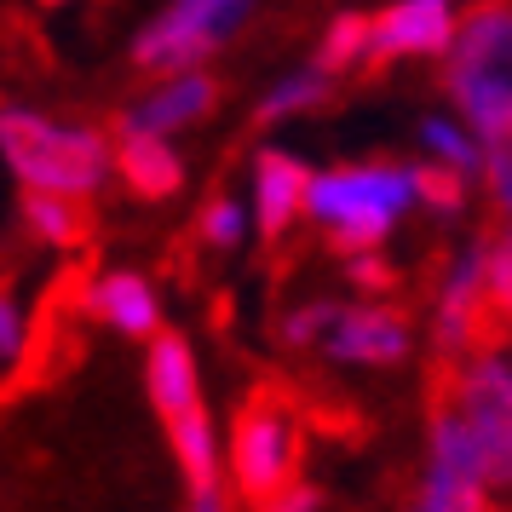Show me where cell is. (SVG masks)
I'll return each instance as SVG.
<instances>
[{
  "instance_id": "obj_8",
  "label": "cell",
  "mask_w": 512,
  "mask_h": 512,
  "mask_svg": "<svg viewBox=\"0 0 512 512\" xmlns=\"http://www.w3.org/2000/svg\"><path fill=\"white\" fill-rule=\"evenodd\" d=\"M461 6L455 0H386L380 12H374V52L369 64H443L449 47H455V35H461Z\"/></svg>"
},
{
  "instance_id": "obj_18",
  "label": "cell",
  "mask_w": 512,
  "mask_h": 512,
  "mask_svg": "<svg viewBox=\"0 0 512 512\" xmlns=\"http://www.w3.org/2000/svg\"><path fill=\"white\" fill-rule=\"evenodd\" d=\"M167 443H173V461H179L190 489L225 484V438H219V426H213L208 403H202L196 415L173 420V426H167Z\"/></svg>"
},
{
  "instance_id": "obj_23",
  "label": "cell",
  "mask_w": 512,
  "mask_h": 512,
  "mask_svg": "<svg viewBox=\"0 0 512 512\" xmlns=\"http://www.w3.org/2000/svg\"><path fill=\"white\" fill-rule=\"evenodd\" d=\"M484 242H489V305H495V323L507 334L512 328V219H501Z\"/></svg>"
},
{
  "instance_id": "obj_25",
  "label": "cell",
  "mask_w": 512,
  "mask_h": 512,
  "mask_svg": "<svg viewBox=\"0 0 512 512\" xmlns=\"http://www.w3.org/2000/svg\"><path fill=\"white\" fill-rule=\"evenodd\" d=\"M24 351H29V317L18 305V294L0 288V369H18Z\"/></svg>"
},
{
  "instance_id": "obj_27",
  "label": "cell",
  "mask_w": 512,
  "mask_h": 512,
  "mask_svg": "<svg viewBox=\"0 0 512 512\" xmlns=\"http://www.w3.org/2000/svg\"><path fill=\"white\" fill-rule=\"evenodd\" d=\"M259 512H323V489H317V484H305V478H300L294 489H282L277 501H265Z\"/></svg>"
},
{
  "instance_id": "obj_6",
  "label": "cell",
  "mask_w": 512,
  "mask_h": 512,
  "mask_svg": "<svg viewBox=\"0 0 512 512\" xmlns=\"http://www.w3.org/2000/svg\"><path fill=\"white\" fill-rule=\"evenodd\" d=\"M455 409L472 420V432L484 443V466H489V489L495 501L512 507V363L501 346L472 351L466 363H455L449 386Z\"/></svg>"
},
{
  "instance_id": "obj_7",
  "label": "cell",
  "mask_w": 512,
  "mask_h": 512,
  "mask_svg": "<svg viewBox=\"0 0 512 512\" xmlns=\"http://www.w3.org/2000/svg\"><path fill=\"white\" fill-rule=\"evenodd\" d=\"M501 340L495 305H489V242H461L443 259L438 294H432V346L449 363H466L472 351Z\"/></svg>"
},
{
  "instance_id": "obj_21",
  "label": "cell",
  "mask_w": 512,
  "mask_h": 512,
  "mask_svg": "<svg viewBox=\"0 0 512 512\" xmlns=\"http://www.w3.org/2000/svg\"><path fill=\"white\" fill-rule=\"evenodd\" d=\"M196 236L208 242L213 254H236L254 236V202L236 196V190H213L202 202V213H196Z\"/></svg>"
},
{
  "instance_id": "obj_4",
  "label": "cell",
  "mask_w": 512,
  "mask_h": 512,
  "mask_svg": "<svg viewBox=\"0 0 512 512\" xmlns=\"http://www.w3.org/2000/svg\"><path fill=\"white\" fill-rule=\"evenodd\" d=\"M225 484L254 507L300 484V415L282 392H254L236 409L225 438Z\"/></svg>"
},
{
  "instance_id": "obj_14",
  "label": "cell",
  "mask_w": 512,
  "mask_h": 512,
  "mask_svg": "<svg viewBox=\"0 0 512 512\" xmlns=\"http://www.w3.org/2000/svg\"><path fill=\"white\" fill-rule=\"evenodd\" d=\"M116 179L144 202H167L185 190V156L173 139H116Z\"/></svg>"
},
{
  "instance_id": "obj_28",
  "label": "cell",
  "mask_w": 512,
  "mask_h": 512,
  "mask_svg": "<svg viewBox=\"0 0 512 512\" xmlns=\"http://www.w3.org/2000/svg\"><path fill=\"white\" fill-rule=\"evenodd\" d=\"M185 512H236V495H231V484H208V489H190Z\"/></svg>"
},
{
  "instance_id": "obj_20",
  "label": "cell",
  "mask_w": 512,
  "mask_h": 512,
  "mask_svg": "<svg viewBox=\"0 0 512 512\" xmlns=\"http://www.w3.org/2000/svg\"><path fill=\"white\" fill-rule=\"evenodd\" d=\"M369 52H374V12H334L328 29L317 35V64H323L334 81L351 70H369Z\"/></svg>"
},
{
  "instance_id": "obj_15",
  "label": "cell",
  "mask_w": 512,
  "mask_h": 512,
  "mask_svg": "<svg viewBox=\"0 0 512 512\" xmlns=\"http://www.w3.org/2000/svg\"><path fill=\"white\" fill-rule=\"evenodd\" d=\"M415 144H420V162L426 167L455 173V179H466V185L484 179V144H478V133H472L455 110H432V116L415 127Z\"/></svg>"
},
{
  "instance_id": "obj_3",
  "label": "cell",
  "mask_w": 512,
  "mask_h": 512,
  "mask_svg": "<svg viewBox=\"0 0 512 512\" xmlns=\"http://www.w3.org/2000/svg\"><path fill=\"white\" fill-rule=\"evenodd\" d=\"M443 98L478 133V144L512 139V0H478L443 58Z\"/></svg>"
},
{
  "instance_id": "obj_1",
  "label": "cell",
  "mask_w": 512,
  "mask_h": 512,
  "mask_svg": "<svg viewBox=\"0 0 512 512\" xmlns=\"http://www.w3.org/2000/svg\"><path fill=\"white\" fill-rule=\"evenodd\" d=\"M426 208V173L420 162H334L317 167L305 225L346 259L380 254L409 213Z\"/></svg>"
},
{
  "instance_id": "obj_24",
  "label": "cell",
  "mask_w": 512,
  "mask_h": 512,
  "mask_svg": "<svg viewBox=\"0 0 512 512\" xmlns=\"http://www.w3.org/2000/svg\"><path fill=\"white\" fill-rule=\"evenodd\" d=\"M478 185H484L489 208L501 213V219H512V139L484 150V179H478Z\"/></svg>"
},
{
  "instance_id": "obj_5",
  "label": "cell",
  "mask_w": 512,
  "mask_h": 512,
  "mask_svg": "<svg viewBox=\"0 0 512 512\" xmlns=\"http://www.w3.org/2000/svg\"><path fill=\"white\" fill-rule=\"evenodd\" d=\"M254 6L259 0H162V12L133 35L127 58H133L150 81H156V75L202 70L208 58H219V52L248 29Z\"/></svg>"
},
{
  "instance_id": "obj_26",
  "label": "cell",
  "mask_w": 512,
  "mask_h": 512,
  "mask_svg": "<svg viewBox=\"0 0 512 512\" xmlns=\"http://www.w3.org/2000/svg\"><path fill=\"white\" fill-rule=\"evenodd\" d=\"M346 282L374 300V294L392 288V265H386V254H357V259H346Z\"/></svg>"
},
{
  "instance_id": "obj_13",
  "label": "cell",
  "mask_w": 512,
  "mask_h": 512,
  "mask_svg": "<svg viewBox=\"0 0 512 512\" xmlns=\"http://www.w3.org/2000/svg\"><path fill=\"white\" fill-rule=\"evenodd\" d=\"M144 397L162 415V426L202 409V363H196V346L185 334L167 328L162 340H150V351H144Z\"/></svg>"
},
{
  "instance_id": "obj_10",
  "label": "cell",
  "mask_w": 512,
  "mask_h": 512,
  "mask_svg": "<svg viewBox=\"0 0 512 512\" xmlns=\"http://www.w3.org/2000/svg\"><path fill=\"white\" fill-rule=\"evenodd\" d=\"M409 351H415V328L386 300H340V317L323 340V357L340 369H397Z\"/></svg>"
},
{
  "instance_id": "obj_9",
  "label": "cell",
  "mask_w": 512,
  "mask_h": 512,
  "mask_svg": "<svg viewBox=\"0 0 512 512\" xmlns=\"http://www.w3.org/2000/svg\"><path fill=\"white\" fill-rule=\"evenodd\" d=\"M219 104V81L208 70H185V75H156L127 110L116 116V139H179L190 127H202Z\"/></svg>"
},
{
  "instance_id": "obj_29",
  "label": "cell",
  "mask_w": 512,
  "mask_h": 512,
  "mask_svg": "<svg viewBox=\"0 0 512 512\" xmlns=\"http://www.w3.org/2000/svg\"><path fill=\"white\" fill-rule=\"evenodd\" d=\"M495 346L507 351V363H512V328H507V334H501V340H495Z\"/></svg>"
},
{
  "instance_id": "obj_19",
  "label": "cell",
  "mask_w": 512,
  "mask_h": 512,
  "mask_svg": "<svg viewBox=\"0 0 512 512\" xmlns=\"http://www.w3.org/2000/svg\"><path fill=\"white\" fill-rule=\"evenodd\" d=\"M18 225H24L29 242H41L52 254H75L87 242V213L70 196H24L18 202Z\"/></svg>"
},
{
  "instance_id": "obj_12",
  "label": "cell",
  "mask_w": 512,
  "mask_h": 512,
  "mask_svg": "<svg viewBox=\"0 0 512 512\" xmlns=\"http://www.w3.org/2000/svg\"><path fill=\"white\" fill-rule=\"evenodd\" d=\"M311 179H317V167H305V156H294V150H282V144H259L254 150L248 202H254V231L265 236V242L288 236L305 219Z\"/></svg>"
},
{
  "instance_id": "obj_16",
  "label": "cell",
  "mask_w": 512,
  "mask_h": 512,
  "mask_svg": "<svg viewBox=\"0 0 512 512\" xmlns=\"http://www.w3.org/2000/svg\"><path fill=\"white\" fill-rule=\"evenodd\" d=\"M403 512H501V507H495V489H489L484 472L420 461V478L409 489Z\"/></svg>"
},
{
  "instance_id": "obj_17",
  "label": "cell",
  "mask_w": 512,
  "mask_h": 512,
  "mask_svg": "<svg viewBox=\"0 0 512 512\" xmlns=\"http://www.w3.org/2000/svg\"><path fill=\"white\" fill-rule=\"evenodd\" d=\"M328 98H334V75H328L317 58H305V64H294L288 75H277V81L259 93L254 121L259 127H288V121H300V116H317Z\"/></svg>"
},
{
  "instance_id": "obj_30",
  "label": "cell",
  "mask_w": 512,
  "mask_h": 512,
  "mask_svg": "<svg viewBox=\"0 0 512 512\" xmlns=\"http://www.w3.org/2000/svg\"><path fill=\"white\" fill-rule=\"evenodd\" d=\"M47 6H64V0H47Z\"/></svg>"
},
{
  "instance_id": "obj_22",
  "label": "cell",
  "mask_w": 512,
  "mask_h": 512,
  "mask_svg": "<svg viewBox=\"0 0 512 512\" xmlns=\"http://www.w3.org/2000/svg\"><path fill=\"white\" fill-rule=\"evenodd\" d=\"M334 317H340V300H328V294H311V300L288 305L277 317V346L282 351H323Z\"/></svg>"
},
{
  "instance_id": "obj_2",
  "label": "cell",
  "mask_w": 512,
  "mask_h": 512,
  "mask_svg": "<svg viewBox=\"0 0 512 512\" xmlns=\"http://www.w3.org/2000/svg\"><path fill=\"white\" fill-rule=\"evenodd\" d=\"M0 167L24 196L87 202L116 179V133L93 121H64L35 104H0Z\"/></svg>"
},
{
  "instance_id": "obj_31",
  "label": "cell",
  "mask_w": 512,
  "mask_h": 512,
  "mask_svg": "<svg viewBox=\"0 0 512 512\" xmlns=\"http://www.w3.org/2000/svg\"><path fill=\"white\" fill-rule=\"evenodd\" d=\"M501 512H512V507H501Z\"/></svg>"
},
{
  "instance_id": "obj_11",
  "label": "cell",
  "mask_w": 512,
  "mask_h": 512,
  "mask_svg": "<svg viewBox=\"0 0 512 512\" xmlns=\"http://www.w3.org/2000/svg\"><path fill=\"white\" fill-rule=\"evenodd\" d=\"M81 311L93 317V323H104L110 334H121V340H162L167 334V311H162V288L144 277V271H133V265H104V271H93V277L81 282Z\"/></svg>"
}]
</instances>
